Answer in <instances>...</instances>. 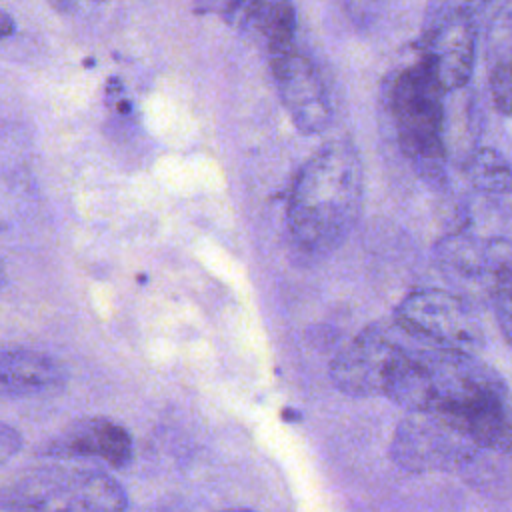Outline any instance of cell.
Here are the masks:
<instances>
[{
  "mask_svg": "<svg viewBox=\"0 0 512 512\" xmlns=\"http://www.w3.org/2000/svg\"><path fill=\"white\" fill-rule=\"evenodd\" d=\"M442 94L430 68L420 60L406 68L392 92V110L398 140L404 154L416 162L440 164L442 142Z\"/></svg>",
  "mask_w": 512,
  "mask_h": 512,
  "instance_id": "277c9868",
  "label": "cell"
},
{
  "mask_svg": "<svg viewBox=\"0 0 512 512\" xmlns=\"http://www.w3.org/2000/svg\"><path fill=\"white\" fill-rule=\"evenodd\" d=\"M8 280V274H6V264L0 260V288L6 284Z\"/></svg>",
  "mask_w": 512,
  "mask_h": 512,
  "instance_id": "2e32d148",
  "label": "cell"
},
{
  "mask_svg": "<svg viewBox=\"0 0 512 512\" xmlns=\"http://www.w3.org/2000/svg\"><path fill=\"white\" fill-rule=\"evenodd\" d=\"M270 62L280 96L294 124L306 134L324 130L332 114L324 84L314 64L294 50Z\"/></svg>",
  "mask_w": 512,
  "mask_h": 512,
  "instance_id": "9c48e42d",
  "label": "cell"
},
{
  "mask_svg": "<svg viewBox=\"0 0 512 512\" xmlns=\"http://www.w3.org/2000/svg\"><path fill=\"white\" fill-rule=\"evenodd\" d=\"M14 32H16V22H14V18H12L6 10L0 8V40L12 36Z\"/></svg>",
  "mask_w": 512,
  "mask_h": 512,
  "instance_id": "9a60e30c",
  "label": "cell"
},
{
  "mask_svg": "<svg viewBox=\"0 0 512 512\" xmlns=\"http://www.w3.org/2000/svg\"><path fill=\"white\" fill-rule=\"evenodd\" d=\"M40 454L60 460L92 458L110 468H124L132 460V436L110 418L90 416L62 428L40 448Z\"/></svg>",
  "mask_w": 512,
  "mask_h": 512,
  "instance_id": "ba28073f",
  "label": "cell"
},
{
  "mask_svg": "<svg viewBox=\"0 0 512 512\" xmlns=\"http://www.w3.org/2000/svg\"><path fill=\"white\" fill-rule=\"evenodd\" d=\"M470 176L474 184L488 192H508L510 188V172L504 158L494 150H480L472 164Z\"/></svg>",
  "mask_w": 512,
  "mask_h": 512,
  "instance_id": "7c38bea8",
  "label": "cell"
},
{
  "mask_svg": "<svg viewBox=\"0 0 512 512\" xmlns=\"http://www.w3.org/2000/svg\"><path fill=\"white\" fill-rule=\"evenodd\" d=\"M490 88L494 96V104L502 114L510 112V64L508 60H502L494 66L490 74Z\"/></svg>",
  "mask_w": 512,
  "mask_h": 512,
  "instance_id": "4fadbf2b",
  "label": "cell"
},
{
  "mask_svg": "<svg viewBox=\"0 0 512 512\" xmlns=\"http://www.w3.org/2000/svg\"><path fill=\"white\" fill-rule=\"evenodd\" d=\"M478 452L476 442L458 424L436 412H410L390 444L392 460L410 472L460 468Z\"/></svg>",
  "mask_w": 512,
  "mask_h": 512,
  "instance_id": "5b68a950",
  "label": "cell"
},
{
  "mask_svg": "<svg viewBox=\"0 0 512 512\" xmlns=\"http://www.w3.org/2000/svg\"><path fill=\"white\" fill-rule=\"evenodd\" d=\"M362 164L352 144L318 150L292 184L286 206L290 246L304 258H322L352 232L362 210Z\"/></svg>",
  "mask_w": 512,
  "mask_h": 512,
  "instance_id": "6da1fadb",
  "label": "cell"
},
{
  "mask_svg": "<svg viewBox=\"0 0 512 512\" xmlns=\"http://www.w3.org/2000/svg\"><path fill=\"white\" fill-rule=\"evenodd\" d=\"M22 434L12 424L0 422V466L12 460L22 448Z\"/></svg>",
  "mask_w": 512,
  "mask_h": 512,
  "instance_id": "5bb4252c",
  "label": "cell"
},
{
  "mask_svg": "<svg viewBox=\"0 0 512 512\" xmlns=\"http://www.w3.org/2000/svg\"><path fill=\"white\" fill-rule=\"evenodd\" d=\"M396 324L416 342L430 348L474 354L484 344V330L476 312L444 290H416L396 310Z\"/></svg>",
  "mask_w": 512,
  "mask_h": 512,
  "instance_id": "3957f363",
  "label": "cell"
},
{
  "mask_svg": "<svg viewBox=\"0 0 512 512\" xmlns=\"http://www.w3.org/2000/svg\"><path fill=\"white\" fill-rule=\"evenodd\" d=\"M4 512H126L128 494L100 468L44 464L0 486Z\"/></svg>",
  "mask_w": 512,
  "mask_h": 512,
  "instance_id": "7a4b0ae2",
  "label": "cell"
},
{
  "mask_svg": "<svg viewBox=\"0 0 512 512\" xmlns=\"http://www.w3.org/2000/svg\"><path fill=\"white\" fill-rule=\"evenodd\" d=\"M414 342L396 322L366 328L332 360L330 378L348 396L384 394L394 366Z\"/></svg>",
  "mask_w": 512,
  "mask_h": 512,
  "instance_id": "8992f818",
  "label": "cell"
},
{
  "mask_svg": "<svg viewBox=\"0 0 512 512\" xmlns=\"http://www.w3.org/2000/svg\"><path fill=\"white\" fill-rule=\"evenodd\" d=\"M64 366L38 350L0 352V398H24L54 392L66 384Z\"/></svg>",
  "mask_w": 512,
  "mask_h": 512,
  "instance_id": "30bf717a",
  "label": "cell"
},
{
  "mask_svg": "<svg viewBox=\"0 0 512 512\" xmlns=\"http://www.w3.org/2000/svg\"><path fill=\"white\" fill-rule=\"evenodd\" d=\"M220 512H256V510L244 508V506H232V508H226V510H220Z\"/></svg>",
  "mask_w": 512,
  "mask_h": 512,
  "instance_id": "e0dca14e",
  "label": "cell"
},
{
  "mask_svg": "<svg viewBox=\"0 0 512 512\" xmlns=\"http://www.w3.org/2000/svg\"><path fill=\"white\" fill-rule=\"evenodd\" d=\"M476 32L468 8L462 4L434 6L424 32L422 62L438 86L448 92L462 88L474 66Z\"/></svg>",
  "mask_w": 512,
  "mask_h": 512,
  "instance_id": "52a82bcc",
  "label": "cell"
},
{
  "mask_svg": "<svg viewBox=\"0 0 512 512\" xmlns=\"http://www.w3.org/2000/svg\"><path fill=\"white\" fill-rule=\"evenodd\" d=\"M248 20L266 40L270 60L294 50V8L288 2H256L246 6Z\"/></svg>",
  "mask_w": 512,
  "mask_h": 512,
  "instance_id": "8fae6325",
  "label": "cell"
}]
</instances>
